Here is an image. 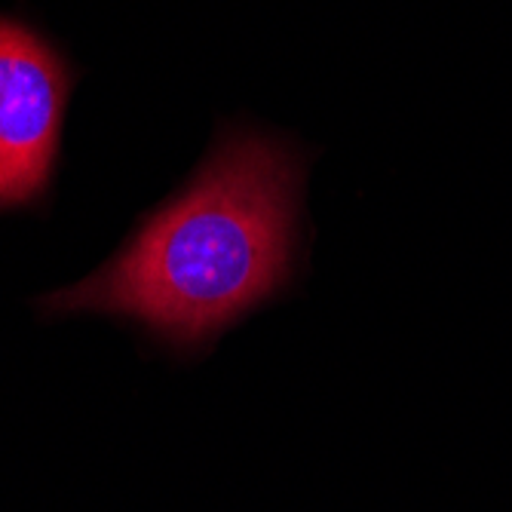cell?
<instances>
[{"label":"cell","instance_id":"1","mask_svg":"<svg viewBox=\"0 0 512 512\" xmlns=\"http://www.w3.org/2000/svg\"><path fill=\"white\" fill-rule=\"evenodd\" d=\"M307 163L286 135L224 126L184 188L108 264L43 298L46 313L126 316L172 347H209L298 286Z\"/></svg>","mask_w":512,"mask_h":512},{"label":"cell","instance_id":"2","mask_svg":"<svg viewBox=\"0 0 512 512\" xmlns=\"http://www.w3.org/2000/svg\"><path fill=\"white\" fill-rule=\"evenodd\" d=\"M68 89L53 46L0 16V209L28 206L50 184Z\"/></svg>","mask_w":512,"mask_h":512}]
</instances>
